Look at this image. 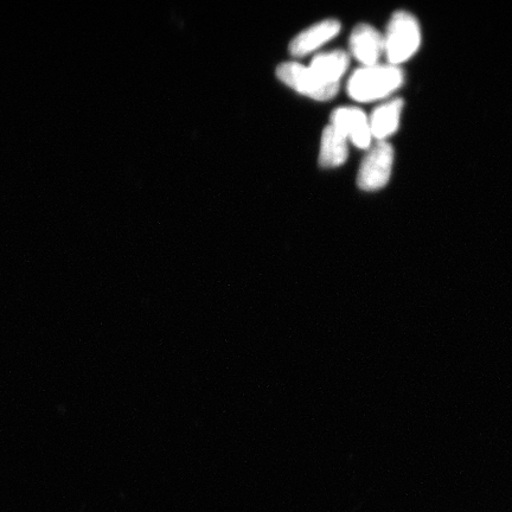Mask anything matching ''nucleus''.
I'll list each match as a JSON object with an SVG mask.
<instances>
[{"label":"nucleus","instance_id":"nucleus-3","mask_svg":"<svg viewBox=\"0 0 512 512\" xmlns=\"http://www.w3.org/2000/svg\"><path fill=\"white\" fill-rule=\"evenodd\" d=\"M277 75L280 81L293 88L294 91L318 101L334 99L339 92V85L323 81L309 67L300 63L280 64Z\"/></svg>","mask_w":512,"mask_h":512},{"label":"nucleus","instance_id":"nucleus-8","mask_svg":"<svg viewBox=\"0 0 512 512\" xmlns=\"http://www.w3.org/2000/svg\"><path fill=\"white\" fill-rule=\"evenodd\" d=\"M403 108L401 99H394L376 108L369 119L370 131L373 137L384 142L398 130Z\"/></svg>","mask_w":512,"mask_h":512},{"label":"nucleus","instance_id":"nucleus-1","mask_svg":"<svg viewBox=\"0 0 512 512\" xmlns=\"http://www.w3.org/2000/svg\"><path fill=\"white\" fill-rule=\"evenodd\" d=\"M403 83V72L393 64H374L362 67L352 74L348 94L358 102H371L386 98Z\"/></svg>","mask_w":512,"mask_h":512},{"label":"nucleus","instance_id":"nucleus-9","mask_svg":"<svg viewBox=\"0 0 512 512\" xmlns=\"http://www.w3.org/2000/svg\"><path fill=\"white\" fill-rule=\"evenodd\" d=\"M350 56L343 50L320 54L311 61L309 68L325 82L339 85V80L347 72Z\"/></svg>","mask_w":512,"mask_h":512},{"label":"nucleus","instance_id":"nucleus-7","mask_svg":"<svg viewBox=\"0 0 512 512\" xmlns=\"http://www.w3.org/2000/svg\"><path fill=\"white\" fill-rule=\"evenodd\" d=\"M341 23L335 19L320 22L299 34L290 44V53L296 57H303L322 47L338 35Z\"/></svg>","mask_w":512,"mask_h":512},{"label":"nucleus","instance_id":"nucleus-6","mask_svg":"<svg viewBox=\"0 0 512 512\" xmlns=\"http://www.w3.org/2000/svg\"><path fill=\"white\" fill-rule=\"evenodd\" d=\"M350 51L363 67L374 66L384 53V38L369 24L357 25L350 36Z\"/></svg>","mask_w":512,"mask_h":512},{"label":"nucleus","instance_id":"nucleus-2","mask_svg":"<svg viewBox=\"0 0 512 512\" xmlns=\"http://www.w3.org/2000/svg\"><path fill=\"white\" fill-rule=\"evenodd\" d=\"M384 38V54L389 64L399 66L418 51L421 43V30L418 19L406 11L395 12L390 19Z\"/></svg>","mask_w":512,"mask_h":512},{"label":"nucleus","instance_id":"nucleus-4","mask_svg":"<svg viewBox=\"0 0 512 512\" xmlns=\"http://www.w3.org/2000/svg\"><path fill=\"white\" fill-rule=\"evenodd\" d=\"M393 164V146L386 140L377 143L364 158L358 171V187L366 191L382 189L392 175Z\"/></svg>","mask_w":512,"mask_h":512},{"label":"nucleus","instance_id":"nucleus-10","mask_svg":"<svg viewBox=\"0 0 512 512\" xmlns=\"http://www.w3.org/2000/svg\"><path fill=\"white\" fill-rule=\"evenodd\" d=\"M348 159V139L332 125L325 128L320 145L319 164L323 168H337Z\"/></svg>","mask_w":512,"mask_h":512},{"label":"nucleus","instance_id":"nucleus-5","mask_svg":"<svg viewBox=\"0 0 512 512\" xmlns=\"http://www.w3.org/2000/svg\"><path fill=\"white\" fill-rule=\"evenodd\" d=\"M331 125L358 149H368L373 139L369 119L360 108L342 107L331 115Z\"/></svg>","mask_w":512,"mask_h":512}]
</instances>
